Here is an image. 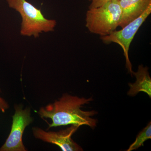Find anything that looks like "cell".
Instances as JSON below:
<instances>
[{
	"label": "cell",
	"instance_id": "obj_6",
	"mask_svg": "<svg viewBox=\"0 0 151 151\" xmlns=\"http://www.w3.org/2000/svg\"><path fill=\"white\" fill-rule=\"evenodd\" d=\"M79 128L75 125L58 132H46L40 128H32L33 134L37 139L56 145L63 151H81L83 149L73 140L71 137Z\"/></svg>",
	"mask_w": 151,
	"mask_h": 151
},
{
	"label": "cell",
	"instance_id": "obj_9",
	"mask_svg": "<svg viewBox=\"0 0 151 151\" xmlns=\"http://www.w3.org/2000/svg\"><path fill=\"white\" fill-rule=\"evenodd\" d=\"M151 139V123L148 124L147 127L144 129L137 136L136 139L127 151H132L136 150L140 147L144 146V143L149 139Z\"/></svg>",
	"mask_w": 151,
	"mask_h": 151
},
{
	"label": "cell",
	"instance_id": "obj_1",
	"mask_svg": "<svg viewBox=\"0 0 151 151\" xmlns=\"http://www.w3.org/2000/svg\"><path fill=\"white\" fill-rule=\"evenodd\" d=\"M92 100V97L80 98L65 94L54 103L41 108L38 114L42 118L51 119L52 123L49 124V128L68 125L79 127L86 125L94 129L97 121L92 117L97 112L81 109L83 105L89 104Z\"/></svg>",
	"mask_w": 151,
	"mask_h": 151
},
{
	"label": "cell",
	"instance_id": "obj_4",
	"mask_svg": "<svg viewBox=\"0 0 151 151\" xmlns=\"http://www.w3.org/2000/svg\"><path fill=\"white\" fill-rule=\"evenodd\" d=\"M151 13V5L138 18L131 22L122 29L114 31L109 35L100 37V39L105 44H117L121 46L126 58V67L131 75L133 74L132 64L129 57V50L131 43L141 26Z\"/></svg>",
	"mask_w": 151,
	"mask_h": 151
},
{
	"label": "cell",
	"instance_id": "obj_10",
	"mask_svg": "<svg viewBox=\"0 0 151 151\" xmlns=\"http://www.w3.org/2000/svg\"><path fill=\"white\" fill-rule=\"evenodd\" d=\"M90 2V5L89 6V9L95 8L99 7L100 6L105 4L108 2L114 1H119V0H87Z\"/></svg>",
	"mask_w": 151,
	"mask_h": 151
},
{
	"label": "cell",
	"instance_id": "obj_11",
	"mask_svg": "<svg viewBox=\"0 0 151 151\" xmlns=\"http://www.w3.org/2000/svg\"><path fill=\"white\" fill-rule=\"evenodd\" d=\"M8 108L9 105L8 103L3 98L0 97V111H1L3 113H4L6 110Z\"/></svg>",
	"mask_w": 151,
	"mask_h": 151
},
{
	"label": "cell",
	"instance_id": "obj_3",
	"mask_svg": "<svg viewBox=\"0 0 151 151\" xmlns=\"http://www.w3.org/2000/svg\"><path fill=\"white\" fill-rule=\"evenodd\" d=\"M122 9L118 1H111L86 12L85 26L89 32L100 36L109 35L119 27Z\"/></svg>",
	"mask_w": 151,
	"mask_h": 151
},
{
	"label": "cell",
	"instance_id": "obj_5",
	"mask_svg": "<svg viewBox=\"0 0 151 151\" xmlns=\"http://www.w3.org/2000/svg\"><path fill=\"white\" fill-rule=\"evenodd\" d=\"M30 115L29 109L15 107L10 133L0 151H27L23 144L22 135L26 127L32 122Z\"/></svg>",
	"mask_w": 151,
	"mask_h": 151
},
{
	"label": "cell",
	"instance_id": "obj_7",
	"mask_svg": "<svg viewBox=\"0 0 151 151\" xmlns=\"http://www.w3.org/2000/svg\"><path fill=\"white\" fill-rule=\"evenodd\" d=\"M122 17L119 27H124L138 18L151 5V0H119Z\"/></svg>",
	"mask_w": 151,
	"mask_h": 151
},
{
	"label": "cell",
	"instance_id": "obj_8",
	"mask_svg": "<svg viewBox=\"0 0 151 151\" xmlns=\"http://www.w3.org/2000/svg\"><path fill=\"white\" fill-rule=\"evenodd\" d=\"M133 75L136 78L135 83L129 84L130 89L128 95L131 97L136 96L140 92H144L151 97V78L148 71V68L139 65L137 71H133Z\"/></svg>",
	"mask_w": 151,
	"mask_h": 151
},
{
	"label": "cell",
	"instance_id": "obj_2",
	"mask_svg": "<svg viewBox=\"0 0 151 151\" xmlns=\"http://www.w3.org/2000/svg\"><path fill=\"white\" fill-rule=\"evenodd\" d=\"M6 1L9 6L18 12L22 17L21 35L37 38L42 33L54 30L56 21L46 19L40 9L37 8L26 0H6Z\"/></svg>",
	"mask_w": 151,
	"mask_h": 151
}]
</instances>
